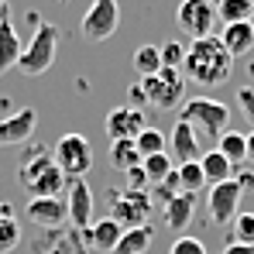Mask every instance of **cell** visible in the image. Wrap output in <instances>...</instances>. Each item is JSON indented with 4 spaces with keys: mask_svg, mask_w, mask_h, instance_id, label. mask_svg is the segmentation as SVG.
Wrapping results in <instances>:
<instances>
[{
    "mask_svg": "<svg viewBox=\"0 0 254 254\" xmlns=\"http://www.w3.org/2000/svg\"><path fill=\"white\" fill-rule=\"evenodd\" d=\"M179 72H182V79H192L196 86H223L234 72V55L223 48V42L216 35L192 38Z\"/></svg>",
    "mask_w": 254,
    "mask_h": 254,
    "instance_id": "1",
    "label": "cell"
},
{
    "mask_svg": "<svg viewBox=\"0 0 254 254\" xmlns=\"http://www.w3.org/2000/svg\"><path fill=\"white\" fill-rule=\"evenodd\" d=\"M17 182H21V189H24L31 199H55V196H62V189L69 186L65 175L55 169L52 155L45 151L42 144H31V148L21 155V162H17Z\"/></svg>",
    "mask_w": 254,
    "mask_h": 254,
    "instance_id": "2",
    "label": "cell"
},
{
    "mask_svg": "<svg viewBox=\"0 0 254 254\" xmlns=\"http://www.w3.org/2000/svg\"><path fill=\"white\" fill-rule=\"evenodd\" d=\"M179 121L192 124L203 141H220V134L230 124V107L220 103V100H213V96H192V100L182 103Z\"/></svg>",
    "mask_w": 254,
    "mask_h": 254,
    "instance_id": "3",
    "label": "cell"
},
{
    "mask_svg": "<svg viewBox=\"0 0 254 254\" xmlns=\"http://www.w3.org/2000/svg\"><path fill=\"white\" fill-rule=\"evenodd\" d=\"M55 59H59V28L42 21L38 31L31 35V42L21 48V59L14 69H21L24 76H42L55 65Z\"/></svg>",
    "mask_w": 254,
    "mask_h": 254,
    "instance_id": "4",
    "label": "cell"
},
{
    "mask_svg": "<svg viewBox=\"0 0 254 254\" xmlns=\"http://www.w3.org/2000/svg\"><path fill=\"white\" fill-rule=\"evenodd\" d=\"M52 162L65 175V182H76V179H86L89 169H93V148H89V141L83 134H65V137L55 141Z\"/></svg>",
    "mask_w": 254,
    "mask_h": 254,
    "instance_id": "5",
    "label": "cell"
},
{
    "mask_svg": "<svg viewBox=\"0 0 254 254\" xmlns=\"http://www.w3.org/2000/svg\"><path fill=\"white\" fill-rule=\"evenodd\" d=\"M107 203H110V220H117L121 227H141L151 220L155 203L148 192H134V189H110L107 192Z\"/></svg>",
    "mask_w": 254,
    "mask_h": 254,
    "instance_id": "6",
    "label": "cell"
},
{
    "mask_svg": "<svg viewBox=\"0 0 254 254\" xmlns=\"http://www.w3.org/2000/svg\"><path fill=\"white\" fill-rule=\"evenodd\" d=\"M141 89H144V100L151 110H172L182 103V93H186V79L179 69H162L158 76H148L141 79Z\"/></svg>",
    "mask_w": 254,
    "mask_h": 254,
    "instance_id": "7",
    "label": "cell"
},
{
    "mask_svg": "<svg viewBox=\"0 0 254 254\" xmlns=\"http://www.w3.org/2000/svg\"><path fill=\"white\" fill-rule=\"evenodd\" d=\"M117 28H121V3L117 0H93L79 21V31L86 42H107V38H114Z\"/></svg>",
    "mask_w": 254,
    "mask_h": 254,
    "instance_id": "8",
    "label": "cell"
},
{
    "mask_svg": "<svg viewBox=\"0 0 254 254\" xmlns=\"http://www.w3.org/2000/svg\"><path fill=\"white\" fill-rule=\"evenodd\" d=\"M216 21H220L216 17V3H206V0H182L179 10H175L179 31H186L189 38H210Z\"/></svg>",
    "mask_w": 254,
    "mask_h": 254,
    "instance_id": "9",
    "label": "cell"
},
{
    "mask_svg": "<svg viewBox=\"0 0 254 254\" xmlns=\"http://www.w3.org/2000/svg\"><path fill=\"white\" fill-rule=\"evenodd\" d=\"M241 182L237 179H227V182H216L210 186V196H206V216L210 223H230L237 213H241Z\"/></svg>",
    "mask_w": 254,
    "mask_h": 254,
    "instance_id": "10",
    "label": "cell"
},
{
    "mask_svg": "<svg viewBox=\"0 0 254 254\" xmlns=\"http://www.w3.org/2000/svg\"><path fill=\"white\" fill-rule=\"evenodd\" d=\"M144 110H134V107H114L110 114H107V121H103V130H107V141L114 144V141H134L141 130H144Z\"/></svg>",
    "mask_w": 254,
    "mask_h": 254,
    "instance_id": "11",
    "label": "cell"
},
{
    "mask_svg": "<svg viewBox=\"0 0 254 254\" xmlns=\"http://www.w3.org/2000/svg\"><path fill=\"white\" fill-rule=\"evenodd\" d=\"M35 127H38V110H35V107H21L17 114L0 117V148L28 144L31 134H35Z\"/></svg>",
    "mask_w": 254,
    "mask_h": 254,
    "instance_id": "12",
    "label": "cell"
},
{
    "mask_svg": "<svg viewBox=\"0 0 254 254\" xmlns=\"http://www.w3.org/2000/svg\"><path fill=\"white\" fill-rule=\"evenodd\" d=\"M169 158L175 165H186V162H199L203 158V137L196 134V127L179 121L172 127V141H169Z\"/></svg>",
    "mask_w": 254,
    "mask_h": 254,
    "instance_id": "13",
    "label": "cell"
},
{
    "mask_svg": "<svg viewBox=\"0 0 254 254\" xmlns=\"http://www.w3.org/2000/svg\"><path fill=\"white\" fill-rule=\"evenodd\" d=\"M65 213H69V223L76 230H86L93 223V192L86 186V179L69 182V196H65Z\"/></svg>",
    "mask_w": 254,
    "mask_h": 254,
    "instance_id": "14",
    "label": "cell"
},
{
    "mask_svg": "<svg viewBox=\"0 0 254 254\" xmlns=\"http://www.w3.org/2000/svg\"><path fill=\"white\" fill-rule=\"evenodd\" d=\"M28 220L38 223L42 230H59L69 213H65V199L55 196V199H28Z\"/></svg>",
    "mask_w": 254,
    "mask_h": 254,
    "instance_id": "15",
    "label": "cell"
},
{
    "mask_svg": "<svg viewBox=\"0 0 254 254\" xmlns=\"http://www.w3.org/2000/svg\"><path fill=\"white\" fill-rule=\"evenodd\" d=\"M121 234H124V227H121L117 220L103 216V220H93V223L86 227V244H89L93 251H100V254H114Z\"/></svg>",
    "mask_w": 254,
    "mask_h": 254,
    "instance_id": "16",
    "label": "cell"
},
{
    "mask_svg": "<svg viewBox=\"0 0 254 254\" xmlns=\"http://www.w3.org/2000/svg\"><path fill=\"white\" fill-rule=\"evenodd\" d=\"M223 48L234 55V59H241V55H248L254 48V21H237V24H223V31L216 35Z\"/></svg>",
    "mask_w": 254,
    "mask_h": 254,
    "instance_id": "17",
    "label": "cell"
},
{
    "mask_svg": "<svg viewBox=\"0 0 254 254\" xmlns=\"http://www.w3.org/2000/svg\"><path fill=\"white\" fill-rule=\"evenodd\" d=\"M192 213H196V196H189V192H175L162 206V216H165L169 230H186L192 223Z\"/></svg>",
    "mask_w": 254,
    "mask_h": 254,
    "instance_id": "18",
    "label": "cell"
},
{
    "mask_svg": "<svg viewBox=\"0 0 254 254\" xmlns=\"http://www.w3.org/2000/svg\"><path fill=\"white\" fill-rule=\"evenodd\" d=\"M151 241H155V227L151 223L127 227L124 234H121V241H117V248H114V254H144L151 248Z\"/></svg>",
    "mask_w": 254,
    "mask_h": 254,
    "instance_id": "19",
    "label": "cell"
},
{
    "mask_svg": "<svg viewBox=\"0 0 254 254\" xmlns=\"http://www.w3.org/2000/svg\"><path fill=\"white\" fill-rule=\"evenodd\" d=\"M21 35H17V28L10 24V21H3L0 24V76L7 72V69H14L17 65V59H21Z\"/></svg>",
    "mask_w": 254,
    "mask_h": 254,
    "instance_id": "20",
    "label": "cell"
},
{
    "mask_svg": "<svg viewBox=\"0 0 254 254\" xmlns=\"http://www.w3.org/2000/svg\"><path fill=\"white\" fill-rule=\"evenodd\" d=\"M216 151H220L230 165L248 162V134H241V130H223L220 141H216Z\"/></svg>",
    "mask_w": 254,
    "mask_h": 254,
    "instance_id": "21",
    "label": "cell"
},
{
    "mask_svg": "<svg viewBox=\"0 0 254 254\" xmlns=\"http://www.w3.org/2000/svg\"><path fill=\"white\" fill-rule=\"evenodd\" d=\"M199 169L206 175V186H216V182H227V179H234V165L213 148V151H203V158H199Z\"/></svg>",
    "mask_w": 254,
    "mask_h": 254,
    "instance_id": "22",
    "label": "cell"
},
{
    "mask_svg": "<svg viewBox=\"0 0 254 254\" xmlns=\"http://www.w3.org/2000/svg\"><path fill=\"white\" fill-rule=\"evenodd\" d=\"M175 172H179V192L196 196V192H203V189H206V175H203V169H199V162L175 165Z\"/></svg>",
    "mask_w": 254,
    "mask_h": 254,
    "instance_id": "23",
    "label": "cell"
},
{
    "mask_svg": "<svg viewBox=\"0 0 254 254\" xmlns=\"http://www.w3.org/2000/svg\"><path fill=\"white\" fill-rule=\"evenodd\" d=\"M254 0H220L216 3V17L223 24H237V21H251Z\"/></svg>",
    "mask_w": 254,
    "mask_h": 254,
    "instance_id": "24",
    "label": "cell"
},
{
    "mask_svg": "<svg viewBox=\"0 0 254 254\" xmlns=\"http://www.w3.org/2000/svg\"><path fill=\"white\" fill-rule=\"evenodd\" d=\"M141 169H144V179H148V186H162V182L169 179V172L175 169V162L169 158V151H162V155L141 158Z\"/></svg>",
    "mask_w": 254,
    "mask_h": 254,
    "instance_id": "25",
    "label": "cell"
},
{
    "mask_svg": "<svg viewBox=\"0 0 254 254\" xmlns=\"http://www.w3.org/2000/svg\"><path fill=\"white\" fill-rule=\"evenodd\" d=\"M134 69L141 72V79H148V76H158L162 72V55H158V45H141L137 52H134Z\"/></svg>",
    "mask_w": 254,
    "mask_h": 254,
    "instance_id": "26",
    "label": "cell"
},
{
    "mask_svg": "<svg viewBox=\"0 0 254 254\" xmlns=\"http://www.w3.org/2000/svg\"><path fill=\"white\" fill-rule=\"evenodd\" d=\"M134 148H137L141 158H151V155H162V151L169 148V137H165L162 130H155V127H144V130L134 137Z\"/></svg>",
    "mask_w": 254,
    "mask_h": 254,
    "instance_id": "27",
    "label": "cell"
},
{
    "mask_svg": "<svg viewBox=\"0 0 254 254\" xmlns=\"http://www.w3.org/2000/svg\"><path fill=\"white\" fill-rule=\"evenodd\" d=\"M110 162H114V169H121V172L137 169L141 165V155H137L134 141H114L110 144Z\"/></svg>",
    "mask_w": 254,
    "mask_h": 254,
    "instance_id": "28",
    "label": "cell"
},
{
    "mask_svg": "<svg viewBox=\"0 0 254 254\" xmlns=\"http://www.w3.org/2000/svg\"><path fill=\"white\" fill-rule=\"evenodd\" d=\"M230 234H234L237 244L254 248V213H237V216L230 220Z\"/></svg>",
    "mask_w": 254,
    "mask_h": 254,
    "instance_id": "29",
    "label": "cell"
},
{
    "mask_svg": "<svg viewBox=\"0 0 254 254\" xmlns=\"http://www.w3.org/2000/svg\"><path fill=\"white\" fill-rule=\"evenodd\" d=\"M17 244H21V223H17V216L0 220V254H10Z\"/></svg>",
    "mask_w": 254,
    "mask_h": 254,
    "instance_id": "30",
    "label": "cell"
},
{
    "mask_svg": "<svg viewBox=\"0 0 254 254\" xmlns=\"http://www.w3.org/2000/svg\"><path fill=\"white\" fill-rule=\"evenodd\" d=\"M162 55V69H182V59H186V45L182 42H165L158 48Z\"/></svg>",
    "mask_w": 254,
    "mask_h": 254,
    "instance_id": "31",
    "label": "cell"
},
{
    "mask_svg": "<svg viewBox=\"0 0 254 254\" xmlns=\"http://www.w3.org/2000/svg\"><path fill=\"white\" fill-rule=\"evenodd\" d=\"M169 254H210V251H206V244H203L199 237H186V234H182V237L172 244Z\"/></svg>",
    "mask_w": 254,
    "mask_h": 254,
    "instance_id": "32",
    "label": "cell"
},
{
    "mask_svg": "<svg viewBox=\"0 0 254 254\" xmlns=\"http://www.w3.org/2000/svg\"><path fill=\"white\" fill-rule=\"evenodd\" d=\"M237 107H241L244 121H248L251 130H254V89H248V86H241V89H237Z\"/></svg>",
    "mask_w": 254,
    "mask_h": 254,
    "instance_id": "33",
    "label": "cell"
},
{
    "mask_svg": "<svg viewBox=\"0 0 254 254\" xmlns=\"http://www.w3.org/2000/svg\"><path fill=\"white\" fill-rule=\"evenodd\" d=\"M127 175V189H134V192H148L151 186H148V179H144V169L137 165V169H130V172H124Z\"/></svg>",
    "mask_w": 254,
    "mask_h": 254,
    "instance_id": "34",
    "label": "cell"
},
{
    "mask_svg": "<svg viewBox=\"0 0 254 254\" xmlns=\"http://www.w3.org/2000/svg\"><path fill=\"white\" fill-rule=\"evenodd\" d=\"M127 107H134V110H144V107H148V100H144V89H141V83H134L130 89H127Z\"/></svg>",
    "mask_w": 254,
    "mask_h": 254,
    "instance_id": "35",
    "label": "cell"
},
{
    "mask_svg": "<svg viewBox=\"0 0 254 254\" xmlns=\"http://www.w3.org/2000/svg\"><path fill=\"white\" fill-rule=\"evenodd\" d=\"M220 254H254V248H248V244H237V241H230V244H227V248H223Z\"/></svg>",
    "mask_w": 254,
    "mask_h": 254,
    "instance_id": "36",
    "label": "cell"
},
{
    "mask_svg": "<svg viewBox=\"0 0 254 254\" xmlns=\"http://www.w3.org/2000/svg\"><path fill=\"white\" fill-rule=\"evenodd\" d=\"M248 162H251V165H254V130H251V134H248Z\"/></svg>",
    "mask_w": 254,
    "mask_h": 254,
    "instance_id": "37",
    "label": "cell"
},
{
    "mask_svg": "<svg viewBox=\"0 0 254 254\" xmlns=\"http://www.w3.org/2000/svg\"><path fill=\"white\" fill-rule=\"evenodd\" d=\"M10 21V3H0V24Z\"/></svg>",
    "mask_w": 254,
    "mask_h": 254,
    "instance_id": "38",
    "label": "cell"
},
{
    "mask_svg": "<svg viewBox=\"0 0 254 254\" xmlns=\"http://www.w3.org/2000/svg\"><path fill=\"white\" fill-rule=\"evenodd\" d=\"M7 216H14V210H10V206H7V203L0 199V220H7Z\"/></svg>",
    "mask_w": 254,
    "mask_h": 254,
    "instance_id": "39",
    "label": "cell"
},
{
    "mask_svg": "<svg viewBox=\"0 0 254 254\" xmlns=\"http://www.w3.org/2000/svg\"><path fill=\"white\" fill-rule=\"evenodd\" d=\"M55 3H69V0H55Z\"/></svg>",
    "mask_w": 254,
    "mask_h": 254,
    "instance_id": "40",
    "label": "cell"
},
{
    "mask_svg": "<svg viewBox=\"0 0 254 254\" xmlns=\"http://www.w3.org/2000/svg\"><path fill=\"white\" fill-rule=\"evenodd\" d=\"M206 3H220V0H206Z\"/></svg>",
    "mask_w": 254,
    "mask_h": 254,
    "instance_id": "41",
    "label": "cell"
},
{
    "mask_svg": "<svg viewBox=\"0 0 254 254\" xmlns=\"http://www.w3.org/2000/svg\"><path fill=\"white\" fill-rule=\"evenodd\" d=\"M45 254H55V251H45Z\"/></svg>",
    "mask_w": 254,
    "mask_h": 254,
    "instance_id": "42",
    "label": "cell"
},
{
    "mask_svg": "<svg viewBox=\"0 0 254 254\" xmlns=\"http://www.w3.org/2000/svg\"><path fill=\"white\" fill-rule=\"evenodd\" d=\"M0 3H7V0H0Z\"/></svg>",
    "mask_w": 254,
    "mask_h": 254,
    "instance_id": "43",
    "label": "cell"
},
{
    "mask_svg": "<svg viewBox=\"0 0 254 254\" xmlns=\"http://www.w3.org/2000/svg\"><path fill=\"white\" fill-rule=\"evenodd\" d=\"M251 21H254V14H251Z\"/></svg>",
    "mask_w": 254,
    "mask_h": 254,
    "instance_id": "44",
    "label": "cell"
}]
</instances>
